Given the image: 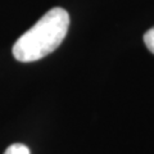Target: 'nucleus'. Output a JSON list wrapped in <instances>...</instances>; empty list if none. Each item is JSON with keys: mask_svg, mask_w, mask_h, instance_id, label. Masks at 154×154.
Returning a JSON list of instances; mask_svg holds the SVG:
<instances>
[{"mask_svg": "<svg viewBox=\"0 0 154 154\" xmlns=\"http://www.w3.org/2000/svg\"><path fill=\"white\" fill-rule=\"evenodd\" d=\"M69 16L63 8H53L16 41L13 55L19 62H35L53 53L64 40Z\"/></svg>", "mask_w": 154, "mask_h": 154, "instance_id": "nucleus-1", "label": "nucleus"}, {"mask_svg": "<svg viewBox=\"0 0 154 154\" xmlns=\"http://www.w3.org/2000/svg\"><path fill=\"white\" fill-rule=\"evenodd\" d=\"M4 154H31L30 149L23 144H12L7 148V150L4 152Z\"/></svg>", "mask_w": 154, "mask_h": 154, "instance_id": "nucleus-2", "label": "nucleus"}, {"mask_svg": "<svg viewBox=\"0 0 154 154\" xmlns=\"http://www.w3.org/2000/svg\"><path fill=\"white\" fill-rule=\"evenodd\" d=\"M144 42H145L149 51L154 54V27L145 32V35H144Z\"/></svg>", "mask_w": 154, "mask_h": 154, "instance_id": "nucleus-3", "label": "nucleus"}]
</instances>
